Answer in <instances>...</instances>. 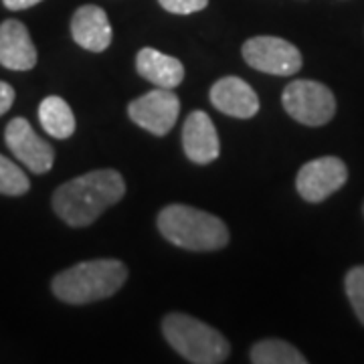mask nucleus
Masks as SVG:
<instances>
[{"label": "nucleus", "instance_id": "obj_1", "mask_svg": "<svg viewBox=\"0 0 364 364\" xmlns=\"http://www.w3.org/2000/svg\"><path fill=\"white\" fill-rule=\"evenodd\" d=\"M124 195L126 182L117 170H93L61 184L53 195V208L69 227H87Z\"/></svg>", "mask_w": 364, "mask_h": 364}, {"label": "nucleus", "instance_id": "obj_2", "mask_svg": "<svg viewBox=\"0 0 364 364\" xmlns=\"http://www.w3.org/2000/svg\"><path fill=\"white\" fill-rule=\"evenodd\" d=\"M128 279V269L117 259L77 263L53 277V294L65 304L83 306L112 298Z\"/></svg>", "mask_w": 364, "mask_h": 364}, {"label": "nucleus", "instance_id": "obj_3", "mask_svg": "<svg viewBox=\"0 0 364 364\" xmlns=\"http://www.w3.org/2000/svg\"><path fill=\"white\" fill-rule=\"evenodd\" d=\"M158 229L166 241L186 251H217L229 243V229L219 217L188 205L162 208Z\"/></svg>", "mask_w": 364, "mask_h": 364}, {"label": "nucleus", "instance_id": "obj_4", "mask_svg": "<svg viewBox=\"0 0 364 364\" xmlns=\"http://www.w3.org/2000/svg\"><path fill=\"white\" fill-rule=\"evenodd\" d=\"M164 338L184 360L195 364H221L227 360L231 344L219 330L188 314H168L162 320Z\"/></svg>", "mask_w": 364, "mask_h": 364}, {"label": "nucleus", "instance_id": "obj_5", "mask_svg": "<svg viewBox=\"0 0 364 364\" xmlns=\"http://www.w3.org/2000/svg\"><path fill=\"white\" fill-rule=\"evenodd\" d=\"M282 104L296 122L310 128L324 126L336 114L334 93L330 91V87H326L324 83L312 81V79L291 81L284 90Z\"/></svg>", "mask_w": 364, "mask_h": 364}, {"label": "nucleus", "instance_id": "obj_6", "mask_svg": "<svg viewBox=\"0 0 364 364\" xmlns=\"http://www.w3.org/2000/svg\"><path fill=\"white\" fill-rule=\"evenodd\" d=\"M245 63L261 73L289 77L301 69V53L296 45L279 37H253L243 45Z\"/></svg>", "mask_w": 364, "mask_h": 364}, {"label": "nucleus", "instance_id": "obj_7", "mask_svg": "<svg viewBox=\"0 0 364 364\" xmlns=\"http://www.w3.org/2000/svg\"><path fill=\"white\" fill-rule=\"evenodd\" d=\"M128 114L134 124L154 136H166L181 114V100L172 90L156 87L144 93L128 105Z\"/></svg>", "mask_w": 364, "mask_h": 364}, {"label": "nucleus", "instance_id": "obj_8", "mask_svg": "<svg viewBox=\"0 0 364 364\" xmlns=\"http://www.w3.org/2000/svg\"><path fill=\"white\" fill-rule=\"evenodd\" d=\"M348 181L346 164L336 156L316 158L306 162L298 172L296 188L299 196L308 203H322L334 195Z\"/></svg>", "mask_w": 364, "mask_h": 364}, {"label": "nucleus", "instance_id": "obj_9", "mask_svg": "<svg viewBox=\"0 0 364 364\" xmlns=\"http://www.w3.org/2000/svg\"><path fill=\"white\" fill-rule=\"evenodd\" d=\"M4 140L14 158L23 162L31 172L45 174L53 168V162H55L53 146L37 136V132L31 128V124L25 117H14L9 122L4 130Z\"/></svg>", "mask_w": 364, "mask_h": 364}, {"label": "nucleus", "instance_id": "obj_10", "mask_svg": "<svg viewBox=\"0 0 364 364\" xmlns=\"http://www.w3.org/2000/svg\"><path fill=\"white\" fill-rule=\"evenodd\" d=\"M184 154L195 164H210L221 154V144L213 119L205 112H193L182 128Z\"/></svg>", "mask_w": 364, "mask_h": 364}, {"label": "nucleus", "instance_id": "obj_11", "mask_svg": "<svg viewBox=\"0 0 364 364\" xmlns=\"http://www.w3.org/2000/svg\"><path fill=\"white\" fill-rule=\"evenodd\" d=\"M210 104L221 114L239 119L253 117L259 112V97L247 81L239 77H223L210 87Z\"/></svg>", "mask_w": 364, "mask_h": 364}, {"label": "nucleus", "instance_id": "obj_12", "mask_svg": "<svg viewBox=\"0 0 364 364\" xmlns=\"http://www.w3.org/2000/svg\"><path fill=\"white\" fill-rule=\"evenodd\" d=\"M71 37L85 51H105L112 45V25L104 9L95 4L79 6L71 18Z\"/></svg>", "mask_w": 364, "mask_h": 364}, {"label": "nucleus", "instance_id": "obj_13", "mask_svg": "<svg viewBox=\"0 0 364 364\" xmlns=\"http://www.w3.org/2000/svg\"><path fill=\"white\" fill-rule=\"evenodd\" d=\"M0 65L13 71H28L37 65V49L21 21L9 18L0 25Z\"/></svg>", "mask_w": 364, "mask_h": 364}, {"label": "nucleus", "instance_id": "obj_14", "mask_svg": "<svg viewBox=\"0 0 364 364\" xmlns=\"http://www.w3.org/2000/svg\"><path fill=\"white\" fill-rule=\"evenodd\" d=\"M136 69L146 81L154 83L156 87L174 90L184 79V67L176 59L152 47H144L136 57Z\"/></svg>", "mask_w": 364, "mask_h": 364}, {"label": "nucleus", "instance_id": "obj_15", "mask_svg": "<svg viewBox=\"0 0 364 364\" xmlns=\"http://www.w3.org/2000/svg\"><path fill=\"white\" fill-rule=\"evenodd\" d=\"M39 122L43 130L57 140H67L75 132V116L63 97L49 95L39 105Z\"/></svg>", "mask_w": 364, "mask_h": 364}, {"label": "nucleus", "instance_id": "obj_16", "mask_svg": "<svg viewBox=\"0 0 364 364\" xmlns=\"http://www.w3.org/2000/svg\"><path fill=\"white\" fill-rule=\"evenodd\" d=\"M251 363L255 364H306V356L294 348L291 344H287L286 340H261L257 342L251 354H249Z\"/></svg>", "mask_w": 364, "mask_h": 364}, {"label": "nucleus", "instance_id": "obj_17", "mask_svg": "<svg viewBox=\"0 0 364 364\" xmlns=\"http://www.w3.org/2000/svg\"><path fill=\"white\" fill-rule=\"evenodd\" d=\"M31 182L26 174L14 162L0 154V195L21 196L28 193Z\"/></svg>", "mask_w": 364, "mask_h": 364}, {"label": "nucleus", "instance_id": "obj_18", "mask_svg": "<svg viewBox=\"0 0 364 364\" xmlns=\"http://www.w3.org/2000/svg\"><path fill=\"white\" fill-rule=\"evenodd\" d=\"M344 286H346V296L350 299L354 314L364 324V265L352 267L350 272L346 273Z\"/></svg>", "mask_w": 364, "mask_h": 364}, {"label": "nucleus", "instance_id": "obj_19", "mask_svg": "<svg viewBox=\"0 0 364 364\" xmlns=\"http://www.w3.org/2000/svg\"><path fill=\"white\" fill-rule=\"evenodd\" d=\"M160 6L170 14H195L205 11L208 0H158Z\"/></svg>", "mask_w": 364, "mask_h": 364}, {"label": "nucleus", "instance_id": "obj_20", "mask_svg": "<svg viewBox=\"0 0 364 364\" xmlns=\"http://www.w3.org/2000/svg\"><path fill=\"white\" fill-rule=\"evenodd\" d=\"M14 104V90L6 83V81H0V116L6 114Z\"/></svg>", "mask_w": 364, "mask_h": 364}, {"label": "nucleus", "instance_id": "obj_21", "mask_svg": "<svg viewBox=\"0 0 364 364\" xmlns=\"http://www.w3.org/2000/svg\"><path fill=\"white\" fill-rule=\"evenodd\" d=\"M43 0H2V4L9 9V11H25V9H31L35 4H39Z\"/></svg>", "mask_w": 364, "mask_h": 364}]
</instances>
